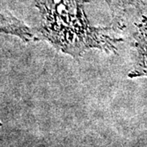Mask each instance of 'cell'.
Segmentation results:
<instances>
[{"mask_svg": "<svg viewBox=\"0 0 147 147\" xmlns=\"http://www.w3.org/2000/svg\"><path fill=\"white\" fill-rule=\"evenodd\" d=\"M90 0H38L41 16L40 32L59 51L74 58L87 50L97 48L105 52L116 50L121 38L113 37L110 27H94L85 12Z\"/></svg>", "mask_w": 147, "mask_h": 147, "instance_id": "cell-1", "label": "cell"}, {"mask_svg": "<svg viewBox=\"0 0 147 147\" xmlns=\"http://www.w3.org/2000/svg\"><path fill=\"white\" fill-rule=\"evenodd\" d=\"M135 46L138 57L135 68L129 74L130 78L147 76V19L144 18L139 24L135 34Z\"/></svg>", "mask_w": 147, "mask_h": 147, "instance_id": "cell-2", "label": "cell"}, {"mask_svg": "<svg viewBox=\"0 0 147 147\" xmlns=\"http://www.w3.org/2000/svg\"><path fill=\"white\" fill-rule=\"evenodd\" d=\"M0 33L19 37L25 42L34 38L31 30L10 13H0Z\"/></svg>", "mask_w": 147, "mask_h": 147, "instance_id": "cell-3", "label": "cell"}, {"mask_svg": "<svg viewBox=\"0 0 147 147\" xmlns=\"http://www.w3.org/2000/svg\"><path fill=\"white\" fill-rule=\"evenodd\" d=\"M0 126H2V123H0Z\"/></svg>", "mask_w": 147, "mask_h": 147, "instance_id": "cell-4", "label": "cell"}]
</instances>
